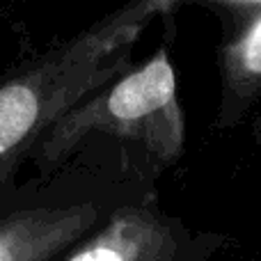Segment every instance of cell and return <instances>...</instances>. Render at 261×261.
Listing matches in <instances>:
<instances>
[{
    "label": "cell",
    "mask_w": 261,
    "mask_h": 261,
    "mask_svg": "<svg viewBox=\"0 0 261 261\" xmlns=\"http://www.w3.org/2000/svg\"><path fill=\"white\" fill-rule=\"evenodd\" d=\"M165 3H140L103 16L0 78V186L78 103L128 64L130 46Z\"/></svg>",
    "instance_id": "obj_1"
},
{
    "label": "cell",
    "mask_w": 261,
    "mask_h": 261,
    "mask_svg": "<svg viewBox=\"0 0 261 261\" xmlns=\"http://www.w3.org/2000/svg\"><path fill=\"white\" fill-rule=\"evenodd\" d=\"M94 133L138 140L161 158L179 153L184 124L174 69L165 48L64 115L37 144V165L50 172Z\"/></svg>",
    "instance_id": "obj_2"
},
{
    "label": "cell",
    "mask_w": 261,
    "mask_h": 261,
    "mask_svg": "<svg viewBox=\"0 0 261 261\" xmlns=\"http://www.w3.org/2000/svg\"><path fill=\"white\" fill-rule=\"evenodd\" d=\"M92 204L23 208L0 218V261H50L94 227Z\"/></svg>",
    "instance_id": "obj_3"
},
{
    "label": "cell",
    "mask_w": 261,
    "mask_h": 261,
    "mask_svg": "<svg viewBox=\"0 0 261 261\" xmlns=\"http://www.w3.org/2000/svg\"><path fill=\"white\" fill-rule=\"evenodd\" d=\"M167 225L147 208L122 206L67 261H172Z\"/></svg>",
    "instance_id": "obj_4"
},
{
    "label": "cell",
    "mask_w": 261,
    "mask_h": 261,
    "mask_svg": "<svg viewBox=\"0 0 261 261\" xmlns=\"http://www.w3.org/2000/svg\"><path fill=\"white\" fill-rule=\"evenodd\" d=\"M254 16H248V25L227 50L231 71L250 78H261V5H254Z\"/></svg>",
    "instance_id": "obj_5"
}]
</instances>
